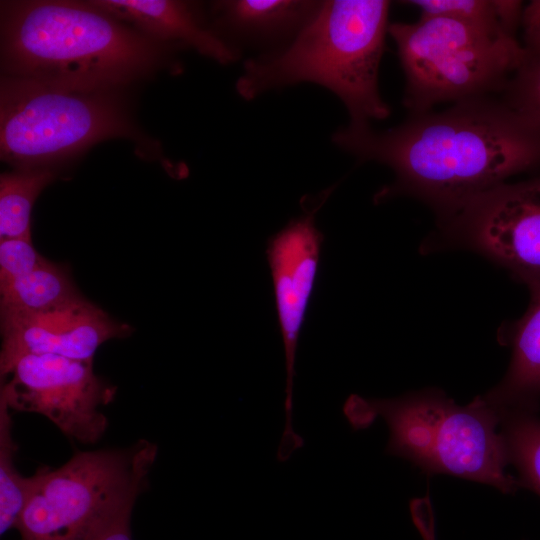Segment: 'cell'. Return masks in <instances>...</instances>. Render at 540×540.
Listing matches in <instances>:
<instances>
[{"label":"cell","mask_w":540,"mask_h":540,"mask_svg":"<svg viewBox=\"0 0 540 540\" xmlns=\"http://www.w3.org/2000/svg\"><path fill=\"white\" fill-rule=\"evenodd\" d=\"M332 190L322 191L316 198L308 199L307 203L302 200L304 213L271 236L266 248L286 370L285 427L277 449V457L281 460H289L294 451L304 446L303 437L294 431L292 423L295 361L324 240L316 226L315 215Z\"/></svg>","instance_id":"obj_10"},{"label":"cell","mask_w":540,"mask_h":540,"mask_svg":"<svg viewBox=\"0 0 540 540\" xmlns=\"http://www.w3.org/2000/svg\"><path fill=\"white\" fill-rule=\"evenodd\" d=\"M132 136L133 128L107 92L1 78L0 155L17 169L44 167L101 140Z\"/></svg>","instance_id":"obj_7"},{"label":"cell","mask_w":540,"mask_h":540,"mask_svg":"<svg viewBox=\"0 0 540 540\" xmlns=\"http://www.w3.org/2000/svg\"><path fill=\"white\" fill-rule=\"evenodd\" d=\"M420 17H444L516 37L524 2L518 0H412Z\"/></svg>","instance_id":"obj_17"},{"label":"cell","mask_w":540,"mask_h":540,"mask_svg":"<svg viewBox=\"0 0 540 540\" xmlns=\"http://www.w3.org/2000/svg\"><path fill=\"white\" fill-rule=\"evenodd\" d=\"M500 431L521 487L540 496V417L531 411L506 412L500 416Z\"/></svg>","instance_id":"obj_18"},{"label":"cell","mask_w":540,"mask_h":540,"mask_svg":"<svg viewBox=\"0 0 540 540\" xmlns=\"http://www.w3.org/2000/svg\"><path fill=\"white\" fill-rule=\"evenodd\" d=\"M411 114L444 102L501 94L526 50L516 37L444 17L389 24Z\"/></svg>","instance_id":"obj_5"},{"label":"cell","mask_w":540,"mask_h":540,"mask_svg":"<svg viewBox=\"0 0 540 540\" xmlns=\"http://www.w3.org/2000/svg\"><path fill=\"white\" fill-rule=\"evenodd\" d=\"M501 99L540 134V52L526 56L500 94Z\"/></svg>","instance_id":"obj_20"},{"label":"cell","mask_w":540,"mask_h":540,"mask_svg":"<svg viewBox=\"0 0 540 540\" xmlns=\"http://www.w3.org/2000/svg\"><path fill=\"white\" fill-rule=\"evenodd\" d=\"M95 6L120 21L133 24L159 40L187 45L221 64L236 61L240 52L207 28L188 2L171 0H97Z\"/></svg>","instance_id":"obj_12"},{"label":"cell","mask_w":540,"mask_h":540,"mask_svg":"<svg viewBox=\"0 0 540 540\" xmlns=\"http://www.w3.org/2000/svg\"><path fill=\"white\" fill-rule=\"evenodd\" d=\"M130 332L127 324L113 320L83 297L45 312L1 319V377L28 354L93 361L101 344Z\"/></svg>","instance_id":"obj_11"},{"label":"cell","mask_w":540,"mask_h":540,"mask_svg":"<svg viewBox=\"0 0 540 540\" xmlns=\"http://www.w3.org/2000/svg\"><path fill=\"white\" fill-rule=\"evenodd\" d=\"M47 261L31 241L18 238L0 240V283L26 275Z\"/></svg>","instance_id":"obj_21"},{"label":"cell","mask_w":540,"mask_h":540,"mask_svg":"<svg viewBox=\"0 0 540 540\" xmlns=\"http://www.w3.org/2000/svg\"><path fill=\"white\" fill-rule=\"evenodd\" d=\"M320 2L229 0L214 3V11L221 24L244 41L270 42L284 37L290 41L313 16Z\"/></svg>","instance_id":"obj_14"},{"label":"cell","mask_w":540,"mask_h":540,"mask_svg":"<svg viewBox=\"0 0 540 540\" xmlns=\"http://www.w3.org/2000/svg\"><path fill=\"white\" fill-rule=\"evenodd\" d=\"M424 253L476 252L528 286L540 281V172L508 181L436 219Z\"/></svg>","instance_id":"obj_8"},{"label":"cell","mask_w":540,"mask_h":540,"mask_svg":"<svg viewBox=\"0 0 540 540\" xmlns=\"http://www.w3.org/2000/svg\"><path fill=\"white\" fill-rule=\"evenodd\" d=\"M521 27L525 50L540 52V0L525 4Z\"/></svg>","instance_id":"obj_22"},{"label":"cell","mask_w":540,"mask_h":540,"mask_svg":"<svg viewBox=\"0 0 540 540\" xmlns=\"http://www.w3.org/2000/svg\"><path fill=\"white\" fill-rule=\"evenodd\" d=\"M332 141L361 162L375 161L393 171V182L375 194L376 203L412 197L428 205L436 218L540 169V134L495 96L411 114L382 132L348 124Z\"/></svg>","instance_id":"obj_1"},{"label":"cell","mask_w":540,"mask_h":540,"mask_svg":"<svg viewBox=\"0 0 540 540\" xmlns=\"http://www.w3.org/2000/svg\"><path fill=\"white\" fill-rule=\"evenodd\" d=\"M389 8L386 0L321 1L285 46L245 62L236 82L238 94L252 100L269 90L310 82L343 102L349 125L387 118L391 111L381 97L378 75Z\"/></svg>","instance_id":"obj_3"},{"label":"cell","mask_w":540,"mask_h":540,"mask_svg":"<svg viewBox=\"0 0 540 540\" xmlns=\"http://www.w3.org/2000/svg\"><path fill=\"white\" fill-rule=\"evenodd\" d=\"M3 377L9 379L0 397L10 409L41 414L81 443H95L104 434L108 423L99 407L113 399L115 388L95 375L93 361L28 354Z\"/></svg>","instance_id":"obj_9"},{"label":"cell","mask_w":540,"mask_h":540,"mask_svg":"<svg viewBox=\"0 0 540 540\" xmlns=\"http://www.w3.org/2000/svg\"><path fill=\"white\" fill-rule=\"evenodd\" d=\"M160 48L91 1L2 2L5 76L108 92L146 74Z\"/></svg>","instance_id":"obj_2"},{"label":"cell","mask_w":540,"mask_h":540,"mask_svg":"<svg viewBox=\"0 0 540 540\" xmlns=\"http://www.w3.org/2000/svg\"><path fill=\"white\" fill-rule=\"evenodd\" d=\"M133 505L119 512L93 540H132L130 518Z\"/></svg>","instance_id":"obj_23"},{"label":"cell","mask_w":540,"mask_h":540,"mask_svg":"<svg viewBox=\"0 0 540 540\" xmlns=\"http://www.w3.org/2000/svg\"><path fill=\"white\" fill-rule=\"evenodd\" d=\"M343 413L354 430L381 416L389 429L386 453L403 457L429 474L444 473L514 493L519 480L509 464L500 416L483 396L458 405L439 389L396 398L350 395Z\"/></svg>","instance_id":"obj_4"},{"label":"cell","mask_w":540,"mask_h":540,"mask_svg":"<svg viewBox=\"0 0 540 540\" xmlns=\"http://www.w3.org/2000/svg\"><path fill=\"white\" fill-rule=\"evenodd\" d=\"M157 450L140 440L125 449L77 452L57 469L38 470L16 527L21 540H93L134 505Z\"/></svg>","instance_id":"obj_6"},{"label":"cell","mask_w":540,"mask_h":540,"mask_svg":"<svg viewBox=\"0 0 540 540\" xmlns=\"http://www.w3.org/2000/svg\"><path fill=\"white\" fill-rule=\"evenodd\" d=\"M80 297L67 271L48 260L26 275L0 283L1 319L45 312Z\"/></svg>","instance_id":"obj_15"},{"label":"cell","mask_w":540,"mask_h":540,"mask_svg":"<svg viewBox=\"0 0 540 540\" xmlns=\"http://www.w3.org/2000/svg\"><path fill=\"white\" fill-rule=\"evenodd\" d=\"M55 179L47 167L21 168L0 177V240L31 241L30 214L40 192Z\"/></svg>","instance_id":"obj_16"},{"label":"cell","mask_w":540,"mask_h":540,"mask_svg":"<svg viewBox=\"0 0 540 540\" xmlns=\"http://www.w3.org/2000/svg\"><path fill=\"white\" fill-rule=\"evenodd\" d=\"M0 397V531L16 528L32 487V477L22 476L14 464L17 445L12 435V418Z\"/></svg>","instance_id":"obj_19"},{"label":"cell","mask_w":540,"mask_h":540,"mask_svg":"<svg viewBox=\"0 0 540 540\" xmlns=\"http://www.w3.org/2000/svg\"><path fill=\"white\" fill-rule=\"evenodd\" d=\"M530 300L525 313L505 324L500 341L511 348L503 379L483 398L499 416L511 411L536 412L540 401V281L527 286Z\"/></svg>","instance_id":"obj_13"}]
</instances>
